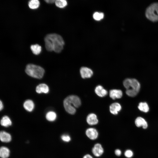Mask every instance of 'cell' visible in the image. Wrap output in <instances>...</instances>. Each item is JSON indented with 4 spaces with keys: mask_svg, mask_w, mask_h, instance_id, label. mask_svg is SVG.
Returning <instances> with one entry per match:
<instances>
[{
    "mask_svg": "<svg viewBox=\"0 0 158 158\" xmlns=\"http://www.w3.org/2000/svg\"><path fill=\"white\" fill-rule=\"evenodd\" d=\"M46 49L49 51H54L59 53L63 48L64 42L62 37L55 33L47 35L44 39Z\"/></svg>",
    "mask_w": 158,
    "mask_h": 158,
    "instance_id": "obj_1",
    "label": "cell"
},
{
    "mask_svg": "<svg viewBox=\"0 0 158 158\" xmlns=\"http://www.w3.org/2000/svg\"><path fill=\"white\" fill-rule=\"evenodd\" d=\"M80 98L75 95H71L66 98L63 101V105L66 111L70 114H74L76 112V108L81 105Z\"/></svg>",
    "mask_w": 158,
    "mask_h": 158,
    "instance_id": "obj_2",
    "label": "cell"
},
{
    "mask_svg": "<svg viewBox=\"0 0 158 158\" xmlns=\"http://www.w3.org/2000/svg\"><path fill=\"white\" fill-rule=\"evenodd\" d=\"M123 85L126 89V93L128 96L134 97L139 92L140 85L139 82L134 78H127L123 82Z\"/></svg>",
    "mask_w": 158,
    "mask_h": 158,
    "instance_id": "obj_3",
    "label": "cell"
},
{
    "mask_svg": "<svg viewBox=\"0 0 158 158\" xmlns=\"http://www.w3.org/2000/svg\"><path fill=\"white\" fill-rule=\"evenodd\" d=\"M25 72L28 75L31 77L40 79L43 76L44 70L40 66L29 64L27 65Z\"/></svg>",
    "mask_w": 158,
    "mask_h": 158,
    "instance_id": "obj_4",
    "label": "cell"
},
{
    "mask_svg": "<svg viewBox=\"0 0 158 158\" xmlns=\"http://www.w3.org/2000/svg\"><path fill=\"white\" fill-rule=\"evenodd\" d=\"M145 15L147 19L152 22L158 21V2L150 5L146 9Z\"/></svg>",
    "mask_w": 158,
    "mask_h": 158,
    "instance_id": "obj_5",
    "label": "cell"
},
{
    "mask_svg": "<svg viewBox=\"0 0 158 158\" xmlns=\"http://www.w3.org/2000/svg\"><path fill=\"white\" fill-rule=\"evenodd\" d=\"M104 149L102 144L99 142L95 143L91 149V154L96 158L101 157L104 153Z\"/></svg>",
    "mask_w": 158,
    "mask_h": 158,
    "instance_id": "obj_6",
    "label": "cell"
},
{
    "mask_svg": "<svg viewBox=\"0 0 158 158\" xmlns=\"http://www.w3.org/2000/svg\"><path fill=\"white\" fill-rule=\"evenodd\" d=\"M85 134L87 138L91 141L96 140L99 136V133L97 130L96 128L92 127L86 129Z\"/></svg>",
    "mask_w": 158,
    "mask_h": 158,
    "instance_id": "obj_7",
    "label": "cell"
},
{
    "mask_svg": "<svg viewBox=\"0 0 158 158\" xmlns=\"http://www.w3.org/2000/svg\"><path fill=\"white\" fill-rule=\"evenodd\" d=\"M80 73L83 78H90L93 74V71L91 69L85 67H83L80 68Z\"/></svg>",
    "mask_w": 158,
    "mask_h": 158,
    "instance_id": "obj_8",
    "label": "cell"
},
{
    "mask_svg": "<svg viewBox=\"0 0 158 158\" xmlns=\"http://www.w3.org/2000/svg\"><path fill=\"white\" fill-rule=\"evenodd\" d=\"M86 120L87 123L91 126L96 125L98 122L97 116L93 113L89 114L87 117Z\"/></svg>",
    "mask_w": 158,
    "mask_h": 158,
    "instance_id": "obj_9",
    "label": "cell"
},
{
    "mask_svg": "<svg viewBox=\"0 0 158 158\" xmlns=\"http://www.w3.org/2000/svg\"><path fill=\"white\" fill-rule=\"evenodd\" d=\"M122 95V92L120 90L113 89L109 91V96L113 99L120 98Z\"/></svg>",
    "mask_w": 158,
    "mask_h": 158,
    "instance_id": "obj_10",
    "label": "cell"
},
{
    "mask_svg": "<svg viewBox=\"0 0 158 158\" xmlns=\"http://www.w3.org/2000/svg\"><path fill=\"white\" fill-rule=\"evenodd\" d=\"M135 124L137 127H139L142 126V128L144 129L147 128L148 127V124L146 121L141 117L136 118L135 121Z\"/></svg>",
    "mask_w": 158,
    "mask_h": 158,
    "instance_id": "obj_11",
    "label": "cell"
},
{
    "mask_svg": "<svg viewBox=\"0 0 158 158\" xmlns=\"http://www.w3.org/2000/svg\"><path fill=\"white\" fill-rule=\"evenodd\" d=\"M121 105L117 102H115L111 104L109 107L110 112L114 114H117L118 112L121 109Z\"/></svg>",
    "mask_w": 158,
    "mask_h": 158,
    "instance_id": "obj_12",
    "label": "cell"
},
{
    "mask_svg": "<svg viewBox=\"0 0 158 158\" xmlns=\"http://www.w3.org/2000/svg\"><path fill=\"white\" fill-rule=\"evenodd\" d=\"M11 137L10 134L4 131L0 132V140L2 142H10Z\"/></svg>",
    "mask_w": 158,
    "mask_h": 158,
    "instance_id": "obj_13",
    "label": "cell"
},
{
    "mask_svg": "<svg viewBox=\"0 0 158 158\" xmlns=\"http://www.w3.org/2000/svg\"><path fill=\"white\" fill-rule=\"evenodd\" d=\"M95 92L97 95L101 97H105L108 93L107 90L100 85H98L96 87Z\"/></svg>",
    "mask_w": 158,
    "mask_h": 158,
    "instance_id": "obj_14",
    "label": "cell"
},
{
    "mask_svg": "<svg viewBox=\"0 0 158 158\" xmlns=\"http://www.w3.org/2000/svg\"><path fill=\"white\" fill-rule=\"evenodd\" d=\"M36 92L39 93H47L49 91L48 86L44 83H42L38 85L36 87Z\"/></svg>",
    "mask_w": 158,
    "mask_h": 158,
    "instance_id": "obj_15",
    "label": "cell"
},
{
    "mask_svg": "<svg viewBox=\"0 0 158 158\" xmlns=\"http://www.w3.org/2000/svg\"><path fill=\"white\" fill-rule=\"evenodd\" d=\"M0 124L4 127H8L12 124V121L10 118L7 116H3L0 120Z\"/></svg>",
    "mask_w": 158,
    "mask_h": 158,
    "instance_id": "obj_16",
    "label": "cell"
},
{
    "mask_svg": "<svg viewBox=\"0 0 158 158\" xmlns=\"http://www.w3.org/2000/svg\"><path fill=\"white\" fill-rule=\"evenodd\" d=\"M10 150L7 147H2L0 148V157L7 158L9 156Z\"/></svg>",
    "mask_w": 158,
    "mask_h": 158,
    "instance_id": "obj_17",
    "label": "cell"
},
{
    "mask_svg": "<svg viewBox=\"0 0 158 158\" xmlns=\"http://www.w3.org/2000/svg\"><path fill=\"white\" fill-rule=\"evenodd\" d=\"M24 108L29 111H32L34 107V104L33 101L30 99L26 100L23 104Z\"/></svg>",
    "mask_w": 158,
    "mask_h": 158,
    "instance_id": "obj_18",
    "label": "cell"
},
{
    "mask_svg": "<svg viewBox=\"0 0 158 158\" xmlns=\"http://www.w3.org/2000/svg\"><path fill=\"white\" fill-rule=\"evenodd\" d=\"M29 7L32 9H35L39 8L40 2L39 0H30L28 3Z\"/></svg>",
    "mask_w": 158,
    "mask_h": 158,
    "instance_id": "obj_19",
    "label": "cell"
},
{
    "mask_svg": "<svg viewBox=\"0 0 158 158\" xmlns=\"http://www.w3.org/2000/svg\"><path fill=\"white\" fill-rule=\"evenodd\" d=\"M30 49L32 53L35 55L39 54L42 50L41 46L37 44L31 45Z\"/></svg>",
    "mask_w": 158,
    "mask_h": 158,
    "instance_id": "obj_20",
    "label": "cell"
},
{
    "mask_svg": "<svg viewBox=\"0 0 158 158\" xmlns=\"http://www.w3.org/2000/svg\"><path fill=\"white\" fill-rule=\"evenodd\" d=\"M138 109L144 112H147L149 111V107L148 104L145 102H141L138 106Z\"/></svg>",
    "mask_w": 158,
    "mask_h": 158,
    "instance_id": "obj_21",
    "label": "cell"
},
{
    "mask_svg": "<svg viewBox=\"0 0 158 158\" xmlns=\"http://www.w3.org/2000/svg\"><path fill=\"white\" fill-rule=\"evenodd\" d=\"M92 17L95 20L99 21L104 18V14L102 12L96 11L93 13Z\"/></svg>",
    "mask_w": 158,
    "mask_h": 158,
    "instance_id": "obj_22",
    "label": "cell"
},
{
    "mask_svg": "<svg viewBox=\"0 0 158 158\" xmlns=\"http://www.w3.org/2000/svg\"><path fill=\"white\" fill-rule=\"evenodd\" d=\"M55 3L56 6L60 8H64L67 5L66 0H56Z\"/></svg>",
    "mask_w": 158,
    "mask_h": 158,
    "instance_id": "obj_23",
    "label": "cell"
},
{
    "mask_svg": "<svg viewBox=\"0 0 158 158\" xmlns=\"http://www.w3.org/2000/svg\"><path fill=\"white\" fill-rule=\"evenodd\" d=\"M46 118L48 121H53L55 120L56 115V113L52 111L48 112L46 115Z\"/></svg>",
    "mask_w": 158,
    "mask_h": 158,
    "instance_id": "obj_24",
    "label": "cell"
},
{
    "mask_svg": "<svg viewBox=\"0 0 158 158\" xmlns=\"http://www.w3.org/2000/svg\"><path fill=\"white\" fill-rule=\"evenodd\" d=\"M124 155L126 158H131L133 156V152L131 150L128 149L124 151Z\"/></svg>",
    "mask_w": 158,
    "mask_h": 158,
    "instance_id": "obj_25",
    "label": "cell"
},
{
    "mask_svg": "<svg viewBox=\"0 0 158 158\" xmlns=\"http://www.w3.org/2000/svg\"><path fill=\"white\" fill-rule=\"evenodd\" d=\"M114 153L115 155L118 157H121L122 154L121 150L119 148H116L114 150Z\"/></svg>",
    "mask_w": 158,
    "mask_h": 158,
    "instance_id": "obj_26",
    "label": "cell"
},
{
    "mask_svg": "<svg viewBox=\"0 0 158 158\" xmlns=\"http://www.w3.org/2000/svg\"><path fill=\"white\" fill-rule=\"evenodd\" d=\"M61 138L62 140L66 142H69L71 140V138L70 136L68 135H63Z\"/></svg>",
    "mask_w": 158,
    "mask_h": 158,
    "instance_id": "obj_27",
    "label": "cell"
},
{
    "mask_svg": "<svg viewBox=\"0 0 158 158\" xmlns=\"http://www.w3.org/2000/svg\"><path fill=\"white\" fill-rule=\"evenodd\" d=\"M82 158H94L92 154L87 153L84 154Z\"/></svg>",
    "mask_w": 158,
    "mask_h": 158,
    "instance_id": "obj_28",
    "label": "cell"
},
{
    "mask_svg": "<svg viewBox=\"0 0 158 158\" xmlns=\"http://www.w3.org/2000/svg\"><path fill=\"white\" fill-rule=\"evenodd\" d=\"M46 2L49 4L55 3L56 0H44Z\"/></svg>",
    "mask_w": 158,
    "mask_h": 158,
    "instance_id": "obj_29",
    "label": "cell"
},
{
    "mask_svg": "<svg viewBox=\"0 0 158 158\" xmlns=\"http://www.w3.org/2000/svg\"><path fill=\"white\" fill-rule=\"evenodd\" d=\"M4 108V105L2 102L0 100V111H1Z\"/></svg>",
    "mask_w": 158,
    "mask_h": 158,
    "instance_id": "obj_30",
    "label": "cell"
}]
</instances>
